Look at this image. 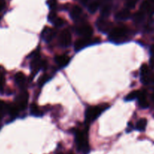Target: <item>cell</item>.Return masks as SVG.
Segmentation results:
<instances>
[{
	"instance_id": "obj_28",
	"label": "cell",
	"mask_w": 154,
	"mask_h": 154,
	"mask_svg": "<svg viewBox=\"0 0 154 154\" xmlns=\"http://www.w3.org/2000/svg\"><path fill=\"white\" fill-rule=\"evenodd\" d=\"M57 18V16H56V14L53 11H51L49 14H48V20L51 22H54V20Z\"/></svg>"
},
{
	"instance_id": "obj_27",
	"label": "cell",
	"mask_w": 154,
	"mask_h": 154,
	"mask_svg": "<svg viewBox=\"0 0 154 154\" xmlns=\"http://www.w3.org/2000/svg\"><path fill=\"white\" fill-rule=\"evenodd\" d=\"M47 4H48V6L50 7V8L53 9L56 7L57 5V0H48L47 1Z\"/></svg>"
},
{
	"instance_id": "obj_32",
	"label": "cell",
	"mask_w": 154,
	"mask_h": 154,
	"mask_svg": "<svg viewBox=\"0 0 154 154\" xmlns=\"http://www.w3.org/2000/svg\"><path fill=\"white\" fill-rule=\"evenodd\" d=\"M2 113H3V112H2V111H0V119L2 117Z\"/></svg>"
},
{
	"instance_id": "obj_12",
	"label": "cell",
	"mask_w": 154,
	"mask_h": 154,
	"mask_svg": "<svg viewBox=\"0 0 154 154\" xmlns=\"http://www.w3.org/2000/svg\"><path fill=\"white\" fill-rule=\"evenodd\" d=\"M55 35V31L54 29H51V28H45L44 31L42 32V37L45 39V42H51V39Z\"/></svg>"
},
{
	"instance_id": "obj_8",
	"label": "cell",
	"mask_w": 154,
	"mask_h": 154,
	"mask_svg": "<svg viewBox=\"0 0 154 154\" xmlns=\"http://www.w3.org/2000/svg\"><path fill=\"white\" fill-rule=\"evenodd\" d=\"M77 33L82 37L88 38V37H91V35H92L93 29L90 25H82L77 29Z\"/></svg>"
},
{
	"instance_id": "obj_25",
	"label": "cell",
	"mask_w": 154,
	"mask_h": 154,
	"mask_svg": "<svg viewBox=\"0 0 154 154\" xmlns=\"http://www.w3.org/2000/svg\"><path fill=\"white\" fill-rule=\"evenodd\" d=\"M48 76L47 75H43L42 77H41L40 79H38V85L39 86H42V85H43L45 83V82L48 81Z\"/></svg>"
},
{
	"instance_id": "obj_6",
	"label": "cell",
	"mask_w": 154,
	"mask_h": 154,
	"mask_svg": "<svg viewBox=\"0 0 154 154\" xmlns=\"http://www.w3.org/2000/svg\"><path fill=\"white\" fill-rule=\"evenodd\" d=\"M97 27L102 32H107L112 30V23L104 19H99L97 21Z\"/></svg>"
},
{
	"instance_id": "obj_13",
	"label": "cell",
	"mask_w": 154,
	"mask_h": 154,
	"mask_svg": "<svg viewBox=\"0 0 154 154\" xmlns=\"http://www.w3.org/2000/svg\"><path fill=\"white\" fill-rule=\"evenodd\" d=\"M131 13L128 9H122L116 14V18L119 20H125L129 18Z\"/></svg>"
},
{
	"instance_id": "obj_4",
	"label": "cell",
	"mask_w": 154,
	"mask_h": 154,
	"mask_svg": "<svg viewBox=\"0 0 154 154\" xmlns=\"http://www.w3.org/2000/svg\"><path fill=\"white\" fill-rule=\"evenodd\" d=\"M100 38H94V39H91L90 37H88V38H85V37H82V38H79L78 40H76V42H75V51H79V50L82 49V48H85L87 45H91V44L96 43V40H99Z\"/></svg>"
},
{
	"instance_id": "obj_11",
	"label": "cell",
	"mask_w": 154,
	"mask_h": 154,
	"mask_svg": "<svg viewBox=\"0 0 154 154\" xmlns=\"http://www.w3.org/2000/svg\"><path fill=\"white\" fill-rule=\"evenodd\" d=\"M55 61L58 66H61V67H64L69 63L70 58H69V56L65 55V54L57 55L55 57Z\"/></svg>"
},
{
	"instance_id": "obj_9",
	"label": "cell",
	"mask_w": 154,
	"mask_h": 154,
	"mask_svg": "<svg viewBox=\"0 0 154 154\" xmlns=\"http://www.w3.org/2000/svg\"><path fill=\"white\" fill-rule=\"evenodd\" d=\"M28 99H29V95L27 92H23L19 95V97L17 99V106L20 109H25L27 106L28 104Z\"/></svg>"
},
{
	"instance_id": "obj_23",
	"label": "cell",
	"mask_w": 154,
	"mask_h": 154,
	"mask_svg": "<svg viewBox=\"0 0 154 154\" xmlns=\"http://www.w3.org/2000/svg\"><path fill=\"white\" fill-rule=\"evenodd\" d=\"M110 11H111V8L109 5H105L102 8L101 11H100V14L103 17H108L110 14Z\"/></svg>"
},
{
	"instance_id": "obj_21",
	"label": "cell",
	"mask_w": 154,
	"mask_h": 154,
	"mask_svg": "<svg viewBox=\"0 0 154 154\" xmlns=\"http://www.w3.org/2000/svg\"><path fill=\"white\" fill-rule=\"evenodd\" d=\"M99 8V3L97 2H92L89 4L88 5V11L91 14H94L96 12Z\"/></svg>"
},
{
	"instance_id": "obj_15",
	"label": "cell",
	"mask_w": 154,
	"mask_h": 154,
	"mask_svg": "<svg viewBox=\"0 0 154 154\" xmlns=\"http://www.w3.org/2000/svg\"><path fill=\"white\" fill-rule=\"evenodd\" d=\"M14 79H15L16 83L18 85L21 86L24 84L25 80H26V77L25 75L21 72H18L15 74V76H14Z\"/></svg>"
},
{
	"instance_id": "obj_1",
	"label": "cell",
	"mask_w": 154,
	"mask_h": 154,
	"mask_svg": "<svg viewBox=\"0 0 154 154\" xmlns=\"http://www.w3.org/2000/svg\"><path fill=\"white\" fill-rule=\"evenodd\" d=\"M75 143L76 147L79 152L87 154L90 150L88 140V132L87 130L78 131L75 134Z\"/></svg>"
},
{
	"instance_id": "obj_10",
	"label": "cell",
	"mask_w": 154,
	"mask_h": 154,
	"mask_svg": "<svg viewBox=\"0 0 154 154\" xmlns=\"http://www.w3.org/2000/svg\"><path fill=\"white\" fill-rule=\"evenodd\" d=\"M140 76H141V82L146 85L149 81V67L146 64L142 65L140 68Z\"/></svg>"
},
{
	"instance_id": "obj_24",
	"label": "cell",
	"mask_w": 154,
	"mask_h": 154,
	"mask_svg": "<svg viewBox=\"0 0 154 154\" xmlns=\"http://www.w3.org/2000/svg\"><path fill=\"white\" fill-rule=\"evenodd\" d=\"M137 0H127L126 1V7L129 9L131 8H134L136 5Z\"/></svg>"
},
{
	"instance_id": "obj_16",
	"label": "cell",
	"mask_w": 154,
	"mask_h": 154,
	"mask_svg": "<svg viewBox=\"0 0 154 154\" xmlns=\"http://www.w3.org/2000/svg\"><path fill=\"white\" fill-rule=\"evenodd\" d=\"M82 8L80 7L77 6V5H75L73 6V8H72L71 10V12H70V16L73 19H76L78 17H79V16L82 14Z\"/></svg>"
},
{
	"instance_id": "obj_7",
	"label": "cell",
	"mask_w": 154,
	"mask_h": 154,
	"mask_svg": "<svg viewBox=\"0 0 154 154\" xmlns=\"http://www.w3.org/2000/svg\"><path fill=\"white\" fill-rule=\"evenodd\" d=\"M140 11L149 14H154V0H145L140 5Z\"/></svg>"
},
{
	"instance_id": "obj_2",
	"label": "cell",
	"mask_w": 154,
	"mask_h": 154,
	"mask_svg": "<svg viewBox=\"0 0 154 154\" xmlns=\"http://www.w3.org/2000/svg\"><path fill=\"white\" fill-rule=\"evenodd\" d=\"M109 106L107 103H102L99 106H90L85 111V121L87 122H91L95 120L103 111L106 109Z\"/></svg>"
},
{
	"instance_id": "obj_14",
	"label": "cell",
	"mask_w": 154,
	"mask_h": 154,
	"mask_svg": "<svg viewBox=\"0 0 154 154\" xmlns=\"http://www.w3.org/2000/svg\"><path fill=\"white\" fill-rule=\"evenodd\" d=\"M137 99H138L139 106L141 108L146 109V108H147L148 106H149V103H148V101L146 100V94H145V92H140V94H139Z\"/></svg>"
},
{
	"instance_id": "obj_18",
	"label": "cell",
	"mask_w": 154,
	"mask_h": 154,
	"mask_svg": "<svg viewBox=\"0 0 154 154\" xmlns=\"http://www.w3.org/2000/svg\"><path fill=\"white\" fill-rule=\"evenodd\" d=\"M139 94H140V91H133L131 92H130L128 95L125 97V100H127V101H130V100H133L134 99L137 98L139 96Z\"/></svg>"
},
{
	"instance_id": "obj_22",
	"label": "cell",
	"mask_w": 154,
	"mask_h": 154,
	"mask_svg": "<svg viewBox=\"0 0 154 154\" xmlns=\"http://www.w3.org/2000/svg\"><path fill=\"white\" fill-rule=\"evenodd\" d=\"M5 75H4L3 70H0V93H2L4 90L5 86Z\"/></svg>"
},
{
	"instance_id": "obj_5",
	"label": "cell",
	"mask_w": 154,
	"mask_h": 154,
	"mask_svg": "<svg viewBox=\"0 0 154 154\" xmlns=\"http://www.w3.org/2000/svg\"><path fill=\"white\" fill-rule=\"evenodd\" d=\"M59 40H60V44L61 46L65 47V48L69 47L72 42V36H71L70 32L66 29L62 31Z\"/></svg>"
},
{
	"instance_id": "obj_30",
	"label": "cell",
	"mask_w": 154,
	"mask_h": 154,
	"mask_svg": "<svg viewBox=\"0 0 154 154\" xmlns=\"http://www.w3.org/2000/svg\"><path fill=\"white\" fill-rule=\"evenodd\" d=\"M88 1L89 0H81V3L83 5H86L88 3Z\"/></svg>"
},
{
	"instance_id": "obj_33",
	"label": "cell",
	"mask_w": 154,
	"mask_h": 154,
	"mask_svg": "<svg viewBox=\"0 0 154 154\" xmlns=\"http://www.w3.org/2000/svg\"><path fill=\"white\" fill-rule=\"evenodd\" d=\"M152 101L154 102V93L152 94Z\"/></svg>"
},
{
	"instance_id": "obj_20",
	"label": "cell",
	"mask_w": 154,
	"mask_h": 154,
	"mask_svg": "<svg viewBox=\"0 0 154 154\" xmlns=\"http://www.w3.org/2000/svg\"><path fill=\"white\" fill-rule=\"evenodd\" d=\"M30 112L32 115H35L36 116H40L41 115H42V112L39 109H38V106L35 104H32L30 106Z\"/></svg>"
},
{
	"instance_id": "obj_3",
	"label": "cell",
	"mask_w": 154,
	"mask_h": 154,
	"mask_svg": "<svg viewBox=\"0 0 154 154\" xmlns=\"http://www.w3.org/2000/svg\"><path fill=\"white\" fill-rule=\"evenodd\" d=\"M127 35H128V28L122 25L112 29L109 32V38L112 42H119L125 40Z\"/></svg>"
},
{
	"instance_id": "obj_29",
	"label": "cell",
	"mask_w": 154,
	"mask_h": 154,
	"mask_svg": "<svg viewBox=\"0 0 154 154\" xmlns=\"http://www.w3.org/2000/svg\"><path fill=\"white\" fill-rule=\"evenodd\" d=\"M5 7V3L3 2H0V11H2Z\"/></svg>"
},
{
	"instance_id": "obj_31",
	"label": "cell",
	"mask_w": 154,
	"mask_h": 154,
	"mask_svg": "<svg viewBox=\"0 0 154 154\" xmlns=\"http://www.w3.org/2000/svg\"><path fill=\"white\" fill-rule=\"evenodd\" d=\"M150 52H151V54H153V55H154V45H152V46H151Z\"/></svg>"
},
{
	"instance_id": "obj_17",
	"label": "cell",
	"mask_w": 154,
	"mask_h": 154,
	"mask_svg": "<svg viewBox=\"0 0 154 154\" xmlns=\"http://www.w3.org/2000/svg\"><path fill=\"white\" fill-rule=\"evenodd\" d=\"M146 124H147V122L146 119H140L136 124V128L140 131H144L146 127Z\"/></svg>"
},
{
	"instance_id": "obj_19",
	"label": "cell",
	"mask_w": 154,
	"mask_h": 154,
	"mask_svg": "<svg viewBox=\"0 0 154 154\" xmlns=\"http://www.w3.org/2000/svg\"><path fill=\"white\" fill-rule=\"evenodd\" d=\"M143 19H144V13L143 11H140L134 14V20L136 23H140V22L143 21Z\"/></svg>"
},
{
	"instance_id": "obj_26",
	"label": "cell",
	"mask_w": 154,
	"mask_h": 154,
	"mask_svg": "<svg viewBox=\"0 0 154 154\" xmlns=\"http://www.w3.org/2000/svg\"><path fill=\"white\" fill-rule=\"evenodd\" d=\"M53 23H54V25H55L56 26H61L64 24V20L62 18H60V17H59V18L57 17Z\"/></svg>"
}]
</instances>
